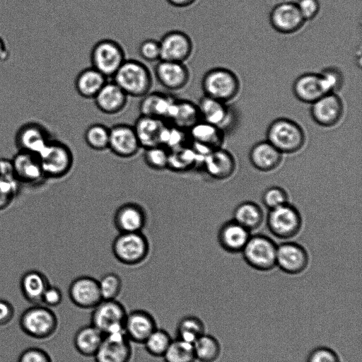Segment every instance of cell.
Listing matches in <instances>:
<instances>
[{
  "mask_svg": "<svg viewBox=\"0 0 362 362\" xmlns=\"http://www.w3.org/2000/svg\"><path fill=\"white\" fill-rule=\"evenodd\" d=\"M267 223L274 235L280 239H290L300 232L302 218L295 206L286 203L269 210Z\"/></svg>",
  "mask_w": 362,
  "mask_h": 362,
  "instance_id": "cell-10",
  "label": "cell"
},
{
  "mask_svg": "<svg viewBox=\"0 0 362 362\" xmlns=\"http://www.w3.org/2000/svg\"><path fill=\"white\" fill-rule=\"evenodd\" d=\"M112 251L119 262L134 266L146 259L149 243L142 232L119 233L112 243Z\"/></svg>",
  "mask_w": 362,
  "mask_h": 362,
  "instance_id": "cell-6",
  "label": "cell"
},
{
  "mask_svg": "<svg viewBox=\"0 0 362 362\" xmlns=\"http://www.w3.org/2000/svg\"><path fill=\"white\" fill-rule=\"evenodd\" d=\"M320 74L325 79L330 93H337L343 86L344 78L342 72L337 67L327 66Z\"/></svg>",
  "mask_w": 362,
  "mask_h": 362,
  "instance_id": "cell-48",
  "label": "cell"
},
{
  "mask_svg": "<svg viewBox=\"0 0 362 362\" xmlns=\"http://www.w3.org/2000/svg\"><path fill=\"white\" fill-rule=\"evenodd\" d=\"M205 327L201 319L194 315H186L177 323V338L193 344L204 334Z\"/></svg>",
  "mask_w": 362,
  "mask_h": 362,
  "instance_id": "cell-38",
  "label": "cell"
},
{
  "mask_svg": "<svg viewBox=\"0 0 362 362\" xmlns=\"http://www.w3.org/2000/svg\"><path fill=\"white\" fill-rule=\"evenodd\" d=\"M141 98L140 115L156 117L165 122H168L177 99L171 94L161 92H149Z\"/></svg>",
  "mask_w": 362,
  "mask_h": 362,
  "instance_id": "cell-27",
  "label": "cell"
},
{
  "mask_svg": "<svg viewBox=\"0 0 362 362\" xmlns=\"http://www.w3.org/2000/svg\"><path fill=\"white\" fill-rule=\"evenodd\" d=\"M139 56L147 62H158L160 60V48L159 41L154 39H147L142 41L139 47Z\"/></svg>",
  "mask_w": 362,
  "mask_h": 362,
  "instance_id": "cell-47",
  "label": "cell"
},
{
  "mask_svg": "<svg viewBox=\"0 0 362 362\" xmlns=\"http://www.w3.org/2000/svg\"><path fill=\"white\" fill-rule=\"evenodd\" d=\"M11 161L15 177L21 185L37 186L47 180L37 154L18 151Z\"/></svg>",
  "mask_w": 362,
  "mask_h": 362,
  "instance_id": "cell-12",
  "label": "cell"
},
{
  "mask_svg": "<svg viewBox=\"0 0 362 362\" xmlns=\"http://www.w3.org/2000/svg\"><path fill=\"white\" fill-rule=\"evenodd\" d=\"M163 358L164 362H195L193 344L175 338L172 340Z\"/></svg>",
  "mask_w": 362,
  "mask_h": 362,
  "instance_id": "cell-39",
  "label": "cell"
},
{
  "mask_svg": "<svg viewBox=\"0 0 362 362\" xmlns=\"http://www.w3.org/2000/svg\"><path fill=\"white\" fill-rule=\"evenodd\" d=\"M126 59L122 45L112 39L97 42L90 54L91 66L107 78L113 77Z\"/></svg>",
  "mask_w": 362,
  "mask_h": 362,
  "instance_id": "cell-7",
  "label": "cell"
},
{
  "mask_svg": "<svg viewBox=\"0 0 362 362\" xmlns=\"http://www.w3.org/2000/svg\"><path fill=\"white\" fill-rule=\"evenodd\" d=\"M157 328L153 316L144 310L127 313L124 332L131 342L143 344L151 332Z\"/></svg>",
  "mask_w": 362,
  "mask_h": 362,
  "instance_id": "cell-25",
  "label": "cell"
},
{
  "mask_svg": "<svg viewBox=\"0 0 362 362\" xmlns=\"http://www.w3.org/2000/svg\"><path fill=\"white\" fill-rule=\"evenodd\" d=\"M272 27L283 34H291L299 30L305 21L296 3L284 1L276 5L269 15Z\"/></svg>",
  "mask_w": 362,
  "mask_h": 362,
  "instance_id": "cell-18",
  "label": "cell"
},
{
  "mask_svg": "<svg viewBox=\"0 0 362 362\" xmlns=\"http://www.w3.org/2000/svg\"><path fill=\"white\" fill-rule=\"evenodd\" d=\"M189 139L196 145L194 148L203 155L221 148L225 132L219 127L199 121L188 130Z\"/></svg>",
  "mask_w": 362,
  "mask_h": 362,
  "instance_id": "cell-23",
  "label": "cell"
},
{
  "mask_svg": "<svg viewBox=\"0 0 362 362\" xmlns=\"http://www.w3.org/2000/svg\"><path fill=\"white\" fill-rule=\"evenodd\" d=\"M98 281L103 300H114L119 295L122 282L118 274L107 273Z\"/></svg>",
  "mask_w": 362,
  "mask_h": 362,
  "instance_id": "cell-44",
  "label": "cell"
},
{
  "mask_svg": "<svg viewBox=\"0 0 362 362\" xmlns=\"http://www.w3.org/2000/svg\"><path fill=\"white\" fill-rule=\"evenodd\" d=\"M277 245L264 235L250 236L241 251L245 261L253 269L269 271L276 265Z\"/></svg>",
  "mask_w": 362,
  "mask_h": 362,
  "instance_id": "cell-8",
  "label": "cell"
},
{
  "mask_svg": "<svg viewBox=\"0 0 362 362\" xmlns=\"http://www.w3.org/2000/svg\"><path fill=\"white\" fill-rule=\"evenodd\" d=\"M292 89L298 100L309 104L330 93L328 85L320 73H305L299 76L294 81Z\"/></svg>",
  "mask_w": 362,
  "mask_h": 362,
  "instance_id": "cell-21",
  "label": "cell"
},
{
  "mask_svg": "<svg viewBox=\"0 0 362 362\" xmlns=\"http://www.w3.org/2000/svg\"><path fill=\"white\" fill-rule=\"evenodd\" d=\"M249 158L254 168L262 172H269L281 163L282 153L266 140L259 141L252 147Z\"/></svg>",
  "mask_w": 362,
  "mask_h": 362,
  "instance_id": "cell-31",
  "label": "cell"
},
{
  "mask_svg": "<svg viewBox=\"0 0 362 362\" xmlns=\"http://www.w3.org/2000/svg\"><path fill=\"white\" fill-rule=\"evenodd\" d=\"M0 177H16L11 159L0 158Z\"/></svg>",
  "mask_w": 362,
  "mask_h": 362,
  "instance_id": "cell-54",
  "label": "cell"
},
{
  "mask_svg": "<svg viewBox=\"0 0 362 362\" xmlns=\"http://www.w3.org/2000/svg\"><path fill=\"white\" fill-rule=\"evenodd\" d=\"M202 120L197 104L183 99H177L168 122L170 124L188 131Z\"/></svg>",
  "mask_w": 362,
  "mask_h": 362,
  "instance_id": "cell-34",
  "label": "cell"
},
{
  "mask_svg": "<svg viewBox=\"0 0 362 362\" xmlns=\"http://www.w3.org/2000/svg\"><path fill=\"white\" fill-rule=\"evenodd\" d=\"M9 57V50L4 39L0 36V62H5Z\"/></svg>",
  "mask_w": 362,
  "mask_h": 362,
  "instance_id": "cell-55",
  "label": "cell"
},
{
  "mask_svg": "<svg viewBox=\"0 0 362 362\" xmlns=\"http://www.w3.org/2000/svg\"><path fill=\"white\" fill-rule=\"evenodd\" d=\"M307 362H340L337 354L327 347H318L308 356Z\"/></svg>",
  "mask_w": 362,
  "mask_h": 362,
  "instance_id": "cell-50",
  "label": "cell"
},
{
  "mask_svg": "<svg viewBox=\"0 0 362 362\" xmlns=\"http://www.w3.org/2000/svg\"><path fill=\"white\" fill-rule=\"evenodd\" d=\"M146 219V211L141 205L127 202L117 209L113 223L119 233H135L142 231Z\"/></svg>",
  "mask_w": 362,
  "mask_h": 362,
  "instance_id": "cell-24",
  "label": "cell"
},
{
  "mask_svg": "<svg viewBox=\"0 0 362 362\" xmlns=\"http://www.w3.org/2000/svg\"><path fill=\"white\" fill-rule=\"evenodd\" d=\"M127 314L124 306L116 299L102 300L93 308L90 324L104 335L124 332Z\"/></svg>",
  "mask_w": 362,
  "mask_h": 362,
  "instance_id": "cell-9",
  "label": "cell"
},
{
  "mask_svg": "<svg viewBox=\"0 0 362 362\" xmlns=\"http://www.w3.org/2000/svg\"><path fill=\"white\" fill-rule=\"evenodd\" d=\"M110 128L100 123H95L87 127L84 141L87 146L95 151L108 148Z\"/></svg>",
  "mask_w": 362,
  "mask_h": 362,
  "instance_id": "cell-40",
  "label": "cell"
},
{
  "mask_svg": "<svg viewBox=\"0 0 362 362\" xmlns=\"http://www.w3.org/2000/svg\"><path fill=\"white\" fill-rule=\"evenodd\" d=\"M170 151L161 145L145 148L144 160L151 169L161 170L168 168Z\"/></svg>",
  "mask_w": 362,
  "mask_h": 362,
  "instance_id": "cell-43",
  "label": "cell"
},
{
  "mask_svg": "<svg viewBox=\"0 0 362 362\" xmlns=\"http://www.w3.org/2000/svg\"><path fill=\"white\" fill-rule=\"evenodd\" d=\"M62 299V291L57 286L50 284L43 293L41 303L47 307L53 308L59 305Z\"/></svg>",
  "mask_w": 362,
  "mask_h": 362,
  "instance_id": "cell-52",
  "label": "cell"
},
{
  "mask_svg": "<svg viewBox=\"0 0 362 362\" xmlns=\"http://www.w3.org/2000/svg\"><path fill=\"white\" fill-rule=\"evenodd\" d=\"M201 84L204 95L225 103L234 99L240 88L237 75L223 67H216L206 71Z\"/></svg>",
  "mask_w": 362,
  "mask_h": 362,
  "instance_id": "cell-4",
  "label": "cell"
},
{
  "mask_svg": "<svg viewBox=\"0 0 362 362\" xmlns=\"http://www.w3.org/2000/svg\"><path fill=\"white\" fill-rule=\"evenodd\" d=\"M197 105L202 120L221 128L224 132L233 124V112L227 103L204 95Z\"/></svg>",
  "mask_w": 362,
  "mask_h": 362,
  "instance_id": "cell-22",
  "label": "cell"
},
{
  "mask_svg": "<svg viewBox=\"0 0 362 362\" xmlns=\"http://www.w3.org/2000/svg\"><path fill=\"white\" fill-rule=\"evenodd\" d=\"M166 122L153 117L140 115L133 127L141 147L144 148L160 145L162 131Z\"/></svg>",
  "mask_w": 362,
  "mask_h": 362,
  "instance_id": "cell-30",
  "label": "cell"
},
{
  "mask_svg": "<svg viewBox=\"0 0 362 362\" xmlns=\"http://www.w3.org/2000/svg\"><path fill=\"white\" fill-rule=\"evenodd\" d=\"M68 294L73 304L83 309H93L103 300L98 281L88 276L74 279L69 286Z\"/></svg>",
  "mask_w": 362,
  "mask_h": 362,
  "instance_id": "cell-17",
  "label": "cell"
},
{
  "mask_svg": "<svg viewBox=\"0 0 362 362\" xmlns=\"http://www.w3.org/2000/svg\"><path fill=\"white\" fill-rule=\"evenodd\" d=\"M262 203L269 210L288 202L286 192L280 187H271L267 189L262 197Z\"/></svg>",
  "mask_w": 362,
  "mask_h": 362,
  "instance_id": "cell-46",
  "label": "cell"
},
{
  "mask_svg": "<svg viewBox=\"0 0 362 362\" xmlns=\"http://www.w3.org/2000/svg\"><path fill=\"white\" fill-rule=\"evenodd\" d=\"M296 4L305 21L315 18L320 11L318 0H299Z\"/></svg>",
  "mask_w": 362,
  "mask_h": 362,
  "instance_id": "cell-51",
  "label": "cell"
},
{
  "mask_svg": "<svg viewBox=\"0 0 362 362\" xmlns=\"http://www.w3.org/2000/svg\"><path fill=\"white\" fill-rule=\"evenodd\" d=\"M51 139L45 126L38 122H29L18 128L14 140L18 151L38 155Z\"/></svg>",
  "mask_w": 362,
  "mask_h": 362,
  "instance_id": "cell-15",
  "label": "cell"
},
{
  "mask_svg": "<svg viewBox=\"0 0 362 362\" xmlns=\"http://www.w3.org/2000/svg\"><path fill=\"white\" fill-rule=\"evenodd\" d=\"M104 334L93 325L79 328L74 337L76 351L84 356H94L103 339Z\"/></svg>",
  "mask_w": 362,
  "mask_h": 362,
  "instance_id": "cell-35",
  "label": "cell"
},
{
  "mask_svg": "<svg viewBox=\"0 0 362 362\" xmlns=\"http://www.w3.org/2000/svg\"><path fill=\"white\" fill-rule=\"evenodd\" d=\"M267 141L283 153H293L302 148L305 136L302 127L286 117L274 119L267 130Z\"/></svg>",
  "mask_w": 362,
  "mask_h": 362,
  "instance_id": "cell-3",
  "label": "cell"
},
{
  "mask_svg": "<svg viewBox=\"0 0 362 362\" xmlns=\"http://www.w3.org/2000/svg\"><path fill=\"white\" fill-rule=\"evenodd\" d=\"M193 347L196 360L200 362H214L220 356L219 342L214 337L205 333L193 343Z\"/></svg>",
  "mask_w": 362,
  "mask_h": 362,
  "instance_id": "cell-37",
  "label": "cell"
},
{
  "mask_svg": "<svg viewBox=\"0 0 362 362\" xmlns=\"http://www.w3.org/2000/svg\"><path fill=\"white\" fill-rule=\"evenodd\" d=\"M154 74L158 83L170 91L182 90L190 78L189 70L185 64L174 61H158Z\"/></svg>",
  "mask_w": 362,
  "mask_h": 362,
  "instance_id": "cell-16",
  "label": "cell"
},
{
  "mask_svg": "<svg viewBox=\"0 0 362 362\" xmlns=\"http://www.w3.org/2000/svg\"><path fill=\"white\" fill-rule=\"evenodd\" d=\"M250 232L233 219L221 226L218 241L221 247L228 252H241L251 236Z\"/></svg>",
  "mask_w": 362,
  "mask_h": 362,
  "instance_id": "cell-29",
  "label": "cell"
},
{
  "mask_svg": "<svg viewBox=\"0 0 362 362\" xmlns=\"http://www.w3.org/2000/svg\"><path fill=\"white\" fill-rule=\"evenodd\" d=\"M172 340L167 331L157 327L146 338L143 344L151 356L163 357Z\"/></svg>",
  "mask_w": 362,
  "mask_h": 362,
  "instance_id": "cell-41",
  "label": "cell"
},
{
  "mask_svg": "<svg viewBox=\"0 0 362 362\" xmlns=\"http://www.w3.org/2000/svg\"><path fill=\"white\" fill-rule=\"evenodd\" d=\"M127 96L142 98L148 94L153 86L149 69L136 59H126L112 78Z\"/></svg>",
  "mask_w": 362,
  "mask_h": 362,
  "instance_id": "cell-1",
  "label": "cell"
},
{
  "mask_svg": "<svg viewBox=\"0 0 362 362\" xmlns=\"http://www.w3.org/2000/svg\"><path fill=\"white\" fill-rule=\"evenodd\" d=\"M203 165L211 177L222 180L228 179L233 174L235 161L229 151L218 148L205 156Z\"/></svg>",
  "mask_w": 362,
  "mask_h": 362,
  "instance_id": "cell-28",
  "label": "cell"
},
{
  "mask_svg": "<svg viewBox=\"0 0 362 362\" xmlns=\"http://www.w3.org/2000/svg\"><path fill=\"white\" fill-rule=\"evenodd\" d=\"M13 305L5 299H0V326L8 324L14 317Z\"/></svg>",
  "mask_w": 362,
  "mask_h": 362,
  "instance_id": "cell-53",
  "label": "cell"
},
{
  "mask_svg": "<svg viewBox=\"0 0 362 362\" xmlns=\"http://www.w3.org/2000/svg\"><path fill=\"white\" fill-rule=\"evenodd\" d=\"M310 105L311 117L321 127H333L343 116L344 104L341 98L335 93H327Z\"/></svg>",
  "mask_w": 362,
  "mask_h": 362,
  "instance_id": "cell-13",
  "label": "cell"
},
{
  "mask_svg": "<svg viewBox=\"0 0 362 362\" xmlns=\"http://www.w3.org/2000/svg\"><path fill=\"white\" fill-rule=\"evenodd\" d=\"M140 148L133 126L122 123L110 128L108 149L115 156L131 158L138 153Z\"/></svg>",
  "mask_w": 362,
  "mask_h": 362,
  "instance_id": "cell-19",
  "label": "cell"
},
{
  "mask_svg": "<svg viewBox=\"0 0 362 362\" xmlns=\"http://www.w3.org/2000/svg\"><path fill=\"white\" fill-rule=\"evenodd\" d=\"M21 185L16 177H0V211L11 204L19 193Z\"/></svg>",
  "mask_w": 362,
  "mask_h": 362,
  "instance_id": "cell-45",
  "label": "cell"
},
{
  "mask_svg": "<svg viewBox=\"0 0 362 362\" xmlns=\"http://www.w3.org/2000/svg\"><path fill=\"white\" fill-rule=\"evenodd\" d=\"M306 250L296 243L286 242L277 245L276 265L288 274L303 272L308 264Z\"/></svg>",
  "mask_w": 362,
  "mask_h": 362,
  "instance_id": "cell-20",
  "label": "cell"
},
{
  "mask_svg": "<svg viewBox=\"0 0 362 362\" xmlns=\"http://www.w3.org/2000/svg\"><path fill=\"white\" fill-rule=\"evenodd\" d=\"M58 324L54 312L40 304L26 308L19 318L21 330L28 337L39 340L51 337L56 332Z\"/></svg>",
  "mask_w": 362,
  "mask_h": 362,
  "instance_id": "cell-2",
  "label": "cell"
},
{
  "mask_svg": "<svg viewBox=\"0 0 362 362\" xmlns=\"http://www.w3.org/2000/svg\"><path fill=\"white\" fill-rule=\"evenodd\" d=\"M17 362H52L49 354L39 347H29L19 355Z\"/></svg>",
  "mask_w": 362,
  "mask_h": 362,
  "instance_id": "cell-49",
  "label": "cell"
},
{
  "mask_svg": "<svg viewBox=\"0 0 362 362\" xmlns=\"http://www.w3.org/2000/svg\"><path fill=\"white\" fill-rule=\"evenodd\" d=\"M186 130L166 124L160 135V145L169 151L183 148L186 141Z\"/></svg>",
  "mask_w": 362,
  "mask_h": 362,
  "instance_id": "cell-42",
  "label": "cell"
},
{
  "mask_svg": "<svg viewBox=\"0 0 362 362\" xmlns=\"http://www.w3.org/2000/svg\"><path fill=\"white\" fill-rule=\"evenodd\" d=\"M49 285L47 277L37 270L26 272L20 280V288L23 298L34 305L41 303L43 293Z\"/></svg>",
  "mask_w": 362,
  "mask_h": 362,
  "instance_id": "cell-32",
  "label": "cell"
},
{
  "mask_svg": "<svg viewBox=\"0 0 362 362\" xmlns=\"http://www.w3.org/2000/svg\"><path fill=\"white\" fill-rule=\"evenodd\" d=\"M132 356L131 341L124 332L104 335L94 355L95 362H129Z\"/></svg>",
  "mask_w": 362,
  "mask_h": 362,
  "instance_id": "cell-11",
  "label": "cell"
},
{
  "mask_svg": "<svg viewBox=\"0 0 362 362\" xmlns=\"http://www.w3.org/2000/svg\"><path fill=\"white\" fill-rule=\"evenodd\" d=\"M47 179H57L71 170L74 156L71 148L62 141L51 139L37 155Z\"/></svg>",
  "mask_w": 362,
  "mask_h": 362,
  "instance_id": "cell-5",
  "label": "cell"
},
{
  "mask_svg": "<svg viewBox=\"0 0 362 362\" xmlns=\"http://www.w3.org/2000/svg\"><path fill=\"white\" fill-rule=\"evenodd\" d=\"M107 78L93 67L81 71L74 81L77 93L83 98L93 99L107 81Z\"/></svg>",
  "mask_w": 362,
  "mask_h": 362,
  "instance_id": "cell-33",
  "label": "cell"
},
{
  "mask_svg": "<svg viewBox=\"0 0 362 362\" xmlns=\"http://www.w3.org/2000/svg\"><path fill=\"white\" fill-rule=\"evenodd\" d=\"M264 219L260 206L252 202L240 204L233 213V220L251 231L259 228Z\"/></svg>",
  "mask_w": 362,
  "mask_h": 362,
  "instance_id": "cell-36",
  "label": "cell"
},
{
  "mask_svg": "<svg viewBox=\"0 0 362 362\" xmlns=\"http://www.w3.org/2000/svg\"><path fill=\"white\" fill-rule=\"evenodd\" d=\"M160 59L184 62L192 54L193 42L190 37L180 30L166 33L159 40Z\"/></svg>",
  "mask_w": 362,
  "mask_h": 362,
  "instance_id": "cell-14",
  "label": "cell"
},
{
  "mask_svg": "<svg viewBox=\"0 0 362 362\" xmlns=\"http://www.w3.org/2000/svg\"><path fill=\"white\" fill-rule=\"evenodd\" d=\"M170 5L175 7H187L192 4L196 0H166Z\"/></svg>",
  "mask_w": 362,
  "mask_h": 362,
  "instance_id": "cell-56",
  "label": "cell"
},
{
  "mask_svg": "<svg viewBox=\"0 0 362 362\" xmlns=\"http://www.w3.org/2000/svg\"><path fill=\"white\" fill-rule=\"evenodd\" d=\"M101 112L112 115L122 112L126 107L128 96L112 80L107 81L93 98Z\"/></svg>",
  "mask_w": 362,
  "mask_h": 362,
  "instance_id": "cell-26",
  "label": "cell"
}]
</instances>
